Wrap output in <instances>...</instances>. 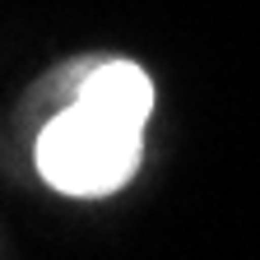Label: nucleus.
I'll return each mask as SVG.
<instances>
[{
  "label": "nucleus",
  "instance_id": "nucleus-2",
  "mask_svg": "<svg viewBox=\"0 0 260 260\" xmlns=\"http://www.w3.org/2000/svg\"><path fill=\"white\" fill-rule=\"evenodd\" d=\"M70 103L107 116V121L144 130L149 116H153V79L135 60H98V65L84 70V79H79Z\"/></svg>",
  "mask_w": 260,
  "mask_h": 260
},
{
  "label": "nucleus",
  "instance_id": "nucleus-1",
  "mask_svg": "<svg viewBox=\"0 0 260 260\" xmlns=\"http://www.w3.org/2000/svg\"><path fill=\"white\" fill-rule=\"evenodd\" d=\"M144 162V130L107 121L79 103L60 107L32 140L38 177L70 200H107Z\"/></svg>",
  "mask_w": 260,
  "mask_h": 260
}]
</instances>
